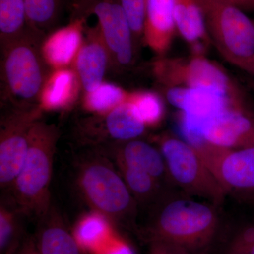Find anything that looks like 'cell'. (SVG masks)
<instances>
[{
    "label": "cell",
    "instance_id": "obj_1",
    "mask_svg": "<svg viewBox=\"0 0 254 254\" xmlns=\"http://www.w3.org/2000/svg\"><path fill=\"white\" fill-rule=\"evenodd\" d=\"M46 37L26 28L1 43V97L4 105L18 108L40 106L43 86L53 71L43 58Z\"/></svg>",
    "mask_w": 254,
    "mask_h": 254
},
{
    "label": "cell",
    "instance_id": "obj_2",
    "mask_svg": "<svg viewBox=\"0 0 254 254\" xmlns=\"http://www.w3.org/2000/svg\"><path fill=\"white\" fill-rule=\"evenodd\" d=\"M59 127L41 119L30 133L26 160L10 191L18 208L30 218L39 220L51 207L50 187Z\"/></svg>",
    "mask_w": 254,
    "mask_h": 254
},
{
    "label": "cell",
    "instance_id": "obj_3",
    "mask_svg": "<svg viewBox=\"0 0 254 254\" xmlns=\"http://www.w3.org/2000/svg\"><path fill=\"white\" fill-rule=\"evenodd\" d=\"M215 205L176 198L160 207L148 227V242L157 241L200 254L211 245L218 230Z\"/></svg>",
    "mask_w": 254,
    "mask_h": 254
},
{
    "label": "cell",
    "instance_id": "obj_4",
    "mask_svg": "<svg viewBox=\"0 0 254 254\" xmlns=\"http://www.w3.org/2000/svg\"><path fill=\"white\" fill-rule=\"evenodd\" d=\"M76 182L82 198L112 224L133 221L138 202L118 170L98 150L80 162Z\"/></svg>",
    "mask_w": 254,
    "mask_h": 254
},
{
    "label": "cell",
    "instance_id": "obj_5",
    "mask_svg": "<svg viewBox=\"0 0 254 254\" xmlns=\"http://www.w3.org/2000/svg\"><path fill=\"white\" fill-rule=\"evenodd\" d=\"M161 88H193L217 92L240 106H250L245 92L218 64L205 55L189 58L158 57L150 66Z\"/></svg>",
    "mask_w": 254,
    "mask_h": 254
},
{
    "label": "cell",
    "instance_id": "obj_6",
    "mask_svg": "<svg viewBox=\"0 0 254 254\" xmlns=\"http://www.w3.org/2000/svg\"><path fill=\"white\" fill-rule=\"evenodd\" d=\"M152 143L161 152L173 185L187 194L205 198L214 205L223 202L226 192L194 145L168 132L156 135Z\"/></svg>",
    "mask_w": 254,
    "mask_h": 254
},
{
    "label": "cell",
    "instance_id": "obj_7",
    "mask_svg": "<svg viewBox=\"0 0 254 254\" xmlns=\"http://www.w3.org/2000/svg\"><path fill=\"white\" fill-rule=\"evenodd\" d=\"M212 45L227 63L254 55V21L224 0H201Z\"/></svg>",
    "mask_w": 254,
    "mask_h": 254
},
{
    "label": "cell",
    "instance_id": "obj_8",
    "mask_svg": "<svg viewBox=\"0 0 254 254\" xmlns=\"http://www.w3.org/2000/svg\"><path fill=\"white\" fill-rule=\"evenodd\" d=\"M4 107L0 120V187L10 190L26 160L32 127L43 111L40 106Z\"/></svg>",
    "mask_w": 254,
    "mask_h": 254
},
{
    "label": "cell",
    "instance_id": "obj_9",
    "mask_svg": "<svg viewBox=\"0 0 254 254\" xmlns=\"http://www.w3.org/2000/svg\"><path fill=\"white\" fill-rule=\"evenodd\" d=\"M193 145L227 195L254 202V147L230 149L203 140Z\"/></svg>",
    "mask_w": 254,
    "mask_h": 254
},
{
    "label": "cell",
    "instance_id": "obj_10",
    "mask_svg": "<svg viewBox=\"0 0 254 254\" xmlns=\"http://www.w3.org/2000/svg\"><path fill=\"white\" fill-rule=\"evenodd\" d=\"M98 19L110 55V68L121 72L133 65L136 43L118 0H98L88 12Z\"/></svg>",
    "mask_w": 254,
    "mask_h": 254
},
{
    "label": "cell",
    "instance_id": "obj_11",
    "mask_svg": "<svg viewBox=\"0 0 254 254\" xmlns=\"http://www.w3.org/2000/svg\"><path fill=\"white\" fill-rule=\"evenodd\" d=\"M146 129L127 102L104 115H91L80 120L76 131L80 141L97 147L139 138Z\"/></svg>",
    "mask_w": 254,
    "mask_h": 254
},
{
    "label": "cell",
    "instance_id": "obj_12",
    "mask_svg": "<svg viewBox=\"0 0 254 254\" xmlns=\"http://www.w3.org/2000/svg\"><path fill=\"white\" fill-rule=\"evenodd\" d=\"M203 141L230 149L254 147V112L252 108H230L203 124Z\"/></svg>",
    "mask_w": 254,
    "mask_h": 254
},
{
    "label": "cell",
    "instance_id": "obj_13",
    "mask_svg": "<svg viewBox=\"0 0 254 254\" xmlns=\"http://www.w3.org/2000/svg\"><path fill=\"white\" fill-rule=\"evenodd\" d=\"M96 150L114 162L143 170L162 185L164 182L171 183L163 155L153 143L136 138L99 145Z\"/></svg>",
    "mask_w": 254,
    "mask_h": 254
},
{
    "label": "cell",
    "instance_id": "obj_14",
    "mask_svg": "<svg viewBox=\"0 0 254 254\" xmlns=\"http://www.w3.org/2000/svg\"><path fill=\"white\" fill-rule=\"evenodd\" d=\"M83 93L91 92L104 82L110 68V55L98 24L86 28L83 44L72 66Z\"/></svg>",
    "mask_w": 254,
    "mask_h": 254
},
{
    "label": "cell",
    "instance_id": "obj_15",
    "mask_svg": "<svg viewBox=\"0 0 254 254\" xmlns=\"http://www.w3.org/2000/svg\"><path fill=\"white\" fill-rule=\"evenodd\" d=\"M86 19L71 18L67 25L55 29L43 39L42 55L52 69L72 67L83 44Z\"/></svg>",
    "mask_w": 254,
    "mask_h": 254
},
{
    "label": "cell",
    "instance_id": "obj_16",
    "mask_svg": "<svg viewBox=\"0 0 254 254\" xmlns=\"http://www.w3.org/2000/svg\"><path fill=\"white\" fill-rule=\"evenodd\" d=\"M177 33L174 0H146L143 42L158 57L165 56Z\"/></svg>",
    "mask_w": 254,
    "mask_h": 254
},
{
    "label": "cell",
    "instance_id": "obj_17",
    "mask_svg": "<svg viewBox=\"0 0 254 254\" xmlns=\"http://www.w3.org/2000/svg\"><path fill=\"white\" fill-rule=\"evenodd\" d=\"M174 18L177 33L190 47L192 55H205L212 43L201 0H174Z\"/></svg>",
    "mask_w": 254,
    "mask_h": 254
},
{
    "label": "cell",
    "instance_id": "obj_18",
    "mask_svg": "<svg viewBox=\"0 0 254 254\" xmlns=\"http://www.w3.org/2000/svg\"><path fill=\"white\" fill-rule=\"evenodd\" d=\"M38 220L34 238L41 254H86L54 207Z\"/></svg>",
    "mask_w": 254,
    "mask_h": 254
},
{
    "label": "cell",
    "instance_id": "obj_19",
    "mask_svg": "<svg viewBox=\"0 0 254 254\" xmlns=\"http://www.w3.org/2000/svg\"><path fill=\"white\" fill-rule=\"evenodd\" d=\"M81 91V83L73 67L53 70L41 92L40 107L43 112L69 109Z\"/></svg>",
    "mask_w": 254,
    "mask_h": 254
},
{
    "label": "cell",
    "instance_id": "obj_20",
    "mask_svg": "<svg viewBox=\"0 0 254 254\" xmlns=\"http://www.w3.org/2000/svg\"><path fill=\"white\" fill-rule=\"evenodd\" d=\"M26 215L9 197L0 205V254H14L22 245L26 235L23 218Z\"/></svg>",
    "mask_w": 254,
    "mask_h": 254
},
{
    "label": "cell",
    "instance_id": "obj_21",
    "mask_svg": "<svg viewBox=\"0 0 254 254\" xmlns=\"http://www.w3.org/2000/svg\"><path fill=\"white\" fill-rule=\"evenodd\" d=\"M73 0H25L26 27L46 37L58 24L65 6Z\"/></svg>",
    "mask_w": 254,
    "mask_h": 254
},
{
    "label": "cell",
    "instance_id": "obj_22",
    "mask_svg": "<svg viewBox=\"0 0 254 254\" xmlns=\"http://www.w3.org/2000/svg\"><path fill=\"white\" fill-rule=\"evenodd\" d=\"M73 236L85 252L94 254L113 236L111 222L98 212L86 214L73 227Z\"/></svg>",
    "mask_w": 254,
    "mask_h": 254
},
{
    "label": "cell",
    "instance_id": "obj_23",
    "mask_svg": "<svg viewBox=\"0 0 254 254\" xmlns=\"http://www.w3.org/2000/svg\"><path fill=\"white\" fill-rule=\"evenodd\" d=\"M129 93L118 85L104 81L93 91L83 93L82 108L90 115H104L127 103Z\"/></svg>",
    "mask_w": 254,
    "mask_h": 254
},
{
    "label": "cell",
    "instance_id": "obj_24",
    "mask_svg": "<svg viewBox=\"0 0 254 254\" xmlns=\"http://www.w3.org/2000/svg\"><path fill=\"white\" fill-rule=\"evenodd\" d=\"M117 168L137 202H151L160 194L162 184L143 170L116 163Z\"/></svg>",
    "mask_w": 254,
    "mask_h": 254
},
{
    "label": "cell",
    "instance_id": "obj_25",
    "mask_svg": "<svg viewBox=\"0 0 254 254\" xmlns=\"http://www.w3.org/2000/svg\"><path fill=\"white\" fill-rule=\"evenodd\" d=\"M137 116L148 128L159 126L165 119V106L162 95L156 92L138 90L130 91L128 101Z\"/></svg>",
    "mask_w": 254,
    "mask_h": 254
},
{
    "label": "cell",
    "instance_id": "obj_26",
    "mask_svg": "<svg viewBox=\"0 0 254 254\" xmlns=\"http://www.w3.org/2000/svg\"><path fill=\"white\" fill-rule=\"evenodd\" d=\"M26 28L25 0H0V41L21 34Z\"/></svg>",
    "mask_w": 254,
    "mask_h": 254
},
{
    "label": "cell",
    "instance_id": "obj_27",
    "mask_svg": "<svg viewBox=\"0 0 254 254\" xmlns=\"http://www.w3.org/2000/svg\"><path fill=\"white\" fill-rule=\"evenodd\" d=\"M133 33L135 43L143 41L146 0H118Z\"/></svg>",
    "mask_w": 254,
    "mask_h": 254
},
{
    "label": "cell",
    "instance_id": "obj_28",
    "mask_svg": "<svg viewBox=\"0 0 254 254\" xmlns=\"http://www.w3.org/2000/svg\"><path fill=\"white\" fill-rule=\"evenodd\" d=\"M225 254H254V222L242 227L235 234Z\"/></svg>",
    "mask_w": 254,
    "mask_h": 254
},
{
    "label": "cell",
    "instance_id": "obj_29",
    "mask_svg": "<svg viewBox=\"0 0 254 254\" xmlns=\"http://www.w3.org/2000/svg\"><path fill=\"white\" fill-rule=\"evenodd\" d=\"M94 254H136L133 247L122 237L113 235Z\"/></svg>",
    "mask_w": 254,
    "mask_h": 254
},
{
    "label": "cell",
    "instance_id": "obj_30",
    "mask_svg": "<svg viewBox=\"0 0 254 254\" xmlns=\"http://www.w3.org/2000/svg\"><path fill=\"white\" fill-rule=\"evenodd\" d=\"M98 0H73L72 18L87 17L92 6Z\"/></svg>",
    "mask_w": 254,
    "mask_h": 254
},
{
    "label": "cell",
    "instance_id": "obj_31",
    "mask_svg": "<svg viewBox=\"0 0 254 254\" xmlns=\"http://www.w3.org/2000/svg\"><path fill=\"white\" fill-rule=\"evenodd\" d=\"M229 63L248 73L251 77L254 78V55L245 58H238L230 60Z\"/></svg>",
    "mask_w": 254,
    "mask_h": 254
},
{
    "label": "cell",
    "instance_id": "obj_32",
    "mask_svg": "<svg viewBox=\"0 0 254 254\" xmlns=\"http://www.w3.org/2000/svg\"><path fill=\"white\" fill-rule=\"evenodd\" d=\"M14 254H41L37 247L34 236H28Z\"/></svg>",
    "mask_w": 254,
    "mask_h": 254
},
{
    "label": "cell",
    "instance_id": "obj_33",
    "mask_svg": "<svg viewBox=\"0 0 254 254\" xmlns=\"http://www.w3.org/2000/svg\"><path fill=\"white\" fill-rule=\"evenodd\" d=\"M149 254H170V252L166 244L151 241L149 242Z\"/></svg>",
    "mask_w": 254,
    "mask_h": 254
},
{
    "label": "cell",
    "instance_id": "obj_34",
    "mask_svg": "<svg viewBox=\"0 0 254 254\" xmlns=\"http://www.w3.org/2000/svg\"><path fill=\"white\" fill-rule=\"evenodd\" d=\"M237 7L240 8L242 11L254 9V0H224Z\"/></svg>",
    "mask_w": 254,
    "mask_h": 254
},
{
    "label": "cell",
    "instance_id": "obj_35",
    "mask_svg": "<svg viewBox=\"0 0 254 254\" xmlns=\"http://www.w3.org/2000/svg\"><path fill=\"white\" fill-rule=\"evenodd\" d=\"M168 247L169 252L170 254H193L187 251L180 248V247H175V246L168 245L166 244Z\"/></svg>",
    "mask_w": 254,
    "mask_h": 254
},
{
    "label": "cell",
    "instance_id": "obj_36",
    "mask_svg": "<svg viewBox=\"0 0 254 254\" xmlns=\"http://www.w3.org/2000/svg\"><path fill=\"white\" fill-rule=\"evenodd\" d=\"M247 86L251 90V91L254 94V78L250 77L247 79Z\"/></svg>",
    "mask_w": 254,
    "mask_h": 254
},
{
    "label": "cell",
    "instance_id": "obj_37",
    "mask_svg": "<svg viewBox=\"0 0 254 254\" xmlns=\"http://www.w3.org/2000/svg\"></svg>",
    "mask_w": 254,
    "mask_h": 254
}]
</instances>
